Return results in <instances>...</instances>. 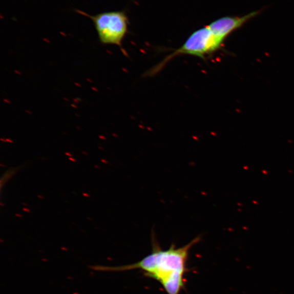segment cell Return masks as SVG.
<instances>
[{
  "label": "cell",
  "instance_id": "5bb4252c",
  "mask_svg": "<svg viewBox=\"0 0 294 294\" xmlns=\"http://www.w3.org/2000/svg\"><path fill=\"white\" fill-rule=\"evenodd\" d=\"M22 204L24 206H28V205L27 204H26V203H23Z\"/></svg>",
  "mask_w": 294,
  "mask_h": 294
},
{
  "label": "cell",
  "instance_id": "52a82bcc",
  "mask_svg": "<svg viewBox=\"0 0 294 294\" xmlns=\"http://www.w3.org/2000/svg\"><path fill=\"white\" fill-rule=\"evenodd\" d=\"M65 154L66 155H67V157H69V158L72 157V154L70 153L66 152Z\"/></svg>",
  "mask_w": 294,
  "mask_h": 294
},
{
  "label": "cell",
  "instance_id": "3957f363",
  "mask_svg": "<svg viewBox=\"0 0 294 294\" xmlns=\"http://www.w3.org/2000/svg\"><path fill=\"white\" fill-rule=\"evenodd\" d=\"M77 12L92 20L101 44L122 47L128 27V19L124 12H107L94 15L80 11Z\"/></svg>",
  "mask_w": 294,
  "mask_h": 294
},
{
  "label": "cell",
  "instance_id": "9c48e42d",
  "mask_svg": "<svg viewBox=\"0 0 294 294\" xmlns=\"http://www.w3.org/2000/svg\"><path fill=\"white\" fill-rule=\"evenodd\" d=\"M82 195H83L84 197H88V198L90 197V196H91V195H90L89 194H88V193H83V194H82Z\"/></svg>",
  "mask_w": 294,
  "mask_h": 294
},
{
  "label": "cell",
  "instance_id": "9a60e30c",
  "mask_svg": "<svg viewBox=\"0 0 294 294\" xmlns=\"http://www.w3.org/2000/svg\"><path fill=\"white\" fill-rule=\"evenodd\" d=\"M0 204H1L2 206H5V204H3V202L0 203Z\"/></svg>",
  "mask_w": 294,
  "mask_h": 294
},
{
  "label": "cell",
  "instance_id": "7a4b0ae2",
  "mask_svg": "<svg viewBox=\"0 0 294 294\" xmlns=\"http://www.w3.org/2000/svg\"><path fill=\"white\" fill-rule=\"evenodd\" d=\"M223 40L221 39L211 30L208 25L198 29L191 34L184 44L169 55L156 67L150 71L151 75L160 72L173 58L180 55H190L204 58L218 50L222 46Z\"/></svg>",
  "mask_w": 294,
  "mask_h": 294
},
{
  "label": "cell",
  "instance_id": "8992f818",
  "mask_svg": "<svg viewBox=\"0 0 294 294\" xmlns=\"http://www.w3.org/2000/svg\"><path fill=\"white\" fill-rule=\"evenodd\" d=\"M15 216H16V217H18L19 218H22L23 217V215L19 214V213H16L15 214Z\"/></svg>",
  "mask_w": 294,
  "mask_h": 294
},
{
  "label": "cell",
  "instance_id": "5b68a950",
  "mask_svg": "<svg viewBox=\"0 0 294 294\" xmlns=\"http://www.w3.org/2000/svg\"><path fill=\"white\" fill-rule=\"evenodd\" d=\"M23 211L25 212H27V213H30L31 212V210L28 208V207H24L23 208Z\"/></svg>",
  "mask_w": 294,
  "mask_h": 294
},
{
  "label": "cell",
  "instance_id": "ba28073f",
  "mask_svg": "<svg viewBox=\"0 0 294 294\" xmlns=\"http://www.w3.org/2000/svg\"><path fill=\"white\" fill-rule=\"evenodd\" d=\"M69 160H70L71 161L74 162H76L77 161L76 159H75V158H74L73 157L69 158Z\"/></svg>",
  "mask_w": 294,
  "mask_h": 294
},
{
  "label": "cell",
  "instance_id": "30bf717a",
  "mask_svg": "<svg viewBox=\"0 0 294 294\" xmlns=\"http://www.w3.org/2000/svg\"><path fill=\"white\" fill-rule=\"evenodd\" d=\"M37 197H38V198H40V199H42V200H43V199H45V197H44V196H41V195H38L37 196Z\"/></svg>",
  "mask_w": 294,
  "mask_h": 294
},
{
  "label": "cell",
  "instance_id": "8fae6325",
  "mask_svg": "<svg viewBox=\"0 0 294 294\" xmlns=\"http://www.w3.org/2000/svg\"><path fill=\"white\" fill-rule=\"evenodd\" d=\"M82 153L83 155H86V156H88V155H89L88 153L86 152H82Z\"/></svg>",
  "mask_w": 294,
  "mask_h": 294
},
{
  "label": "cell",
  "instance_id": "7c38bea8",
  "mask_svg": "<svg viewBox=\"0 0 294 294\" xmlns=\"http://www.w3.org/2000/svg\"><path fill=\"white\" fill-rule=\"evenodd\" d=\"M101 161L102 162H103V163H108V161H107L106 159H101Z\"/></svg>",
  "mask_w": 294,
  "mask_h": 294
},
{
  "label": "cell",
  "instance_id": "e0dca14e",
  "mask_svg": "<svg viewBox=\"0 0 294 294\" xmlns=\"http://www.w3.org/2000/svg\"><path fill=\"white\" fill-rule=\"evenodd\" d=\"M88 219L90 220V221L92 220V219L90 218H88Z\"/></svg>",
  "mask_w": 294,
  "mask_h": 294
},
{
  "label": "cell",
  "instance_id": "6da1fadb",
  "mask_svg": "<svg viewBox=\"0 0 294 294\" xmlns=\"http://www.w3.org/2000/svg\"><path fill=\"white\" fill-rule=\"evenodd\" d=\"M201 240L197 237L179 248L172 245L163 250L153 237L152 252L141 261L114 268L117 271L140 270L148 278L159 282L167 294H180L185 287V275L190 250Z\"/></svg>",
  "mask_w": 294,
  "mask_h": 294
},
{
  "label": "cell",
  "instance_id": "4fadbf2b",
  "mask_svg": "<svg viewBox=\"0 0 294 294\" xmlns=\"http://www.w3.org/2000/svg\"><path fill=\"white\" fill-rule=\"evenodd\" d=\"M94 166L95 168H96V169H98V170H100V167L99 166L97 165H94Z\"/></svg>",
  "mask_w": 294,
  "mask_h": 294
},
{
  "label": "cell",
  "instance_id": "277c9868",
  "mask_svg": "<svg viewBox=\"0 0 294 294\" xmlns=\"http://www.w3.org/2000/svg\"><path fill=\"white\" fill-rule=\"evenodd\" d=\"M258 13V12H254L240 17H223L213 22L208 27L216 36L224 40L230 33L254 18Z\"/></svg>",
  "mask_w": 294,
  "mask_h": 294
},
{
  "label": "cell",
  "instance_id": "2e32d148",
  "mask_svg": "<svg viewBox=\"0 0 294 294\" xmlns=\"http://www.w3.org/2000/svg\"><path fill=\"white\" fill-rule=\"evenodd\" d=\"M1 166L4 167H6L5 165H3V163L1 164Z\"/></svg>",
  "mask_w": 294,
  "mask_h": 294
}]
</instances>
